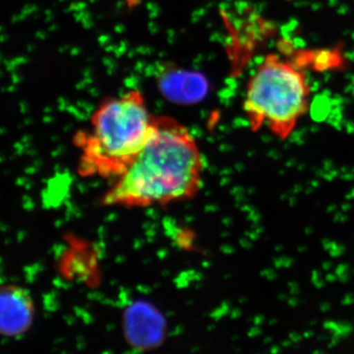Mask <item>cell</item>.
Listing matches in <instances>:
<instances>
[{"instance_id":"277c9868","label":"cell","mask_w":354,"mask_h":354,"mask_svg":"<svg viewBox=\"0 0 354 354\" xmlns=\"http://www.w3.org/2000/svg\"><path fill=\"white\" fill-rule=\"evenodd\" d=\"M35 305L31 295L19 286L0 288V335L17 337L32 327Z\"/></svg>"},{"instance_id":"7a4b0ae2","label":"cell","mask_w":354,"mask_h":354,"mask_svg":"<svg viewBox=\"0 0 354 354\" xmlns=\"http://www.w3.org/2000/svg\"><path fill=\"white\" fill-rule=\"evenodd\" d=\"M153 121L138 90L102 102L90 128L74 140L80 152L79 174L113 181L120 177L145 147Z\"/></svg>"},{"instance_id":"6da1fadb","label":"cell","mask_w":354,"mask_h":354,"mask_svg":"<svg viewBox=\"0 0 354 354\" xmlns=\"http://www.w3.org/2000/svg\"><path fill=\"white\" fill-rule=\"evenodd\" d=\"M205 164L187 127L153 116L145 147L102 196L104 206L146 208L185 201L201 189Z\"/></svg>"},{"instance_id":"5b68a950","label":"cell","mask_w":354,"mask_h":354,"mask_svg":"<svg viewBox=\"0 0 354 354\" xmlns=\"http://www.w3.org/2000/svg\"><path fill=\"white\" fill-rule=\"evenodd\" d=\"M162 90L167 97L176 102H195L201 99L206 92V84L197 74L171 73L165 77Z\"/></svg>"},{"instance_id":"3957f363","label":"cell","mask_w":354,"mask_h":354,"mask_svg":"<svg viewBox=\"0 0 354 354\" xmlns=\"http://www.w3.org/2000/svg\"><path fill=\"white\" fill-rule=\"evenodd\" d=\"M307 77L297 64L267 55L247 86L243 111L249 127H266L281 140L290 137L309 109Z\"/></svg>"},{"instance_id":"8992f818","label":"cell","mask_w":354,"mask_h":354,"mask_svg":"<svg viewBox=\"0 0 354 354\" xmlns=\"http://www.w3.org/2000/svg\"><path fill=\"white\" fill-rule=\"evenodd\" d=\"M297 65L302 67L304 64L311 65L318 71L337 68L342 64V57L339 50L305 51L297 55Z\"/></svg>"}]
</instances>
